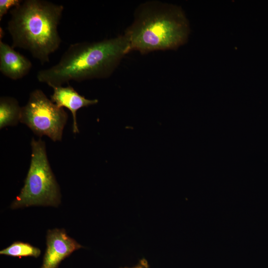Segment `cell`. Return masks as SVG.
<instances>
[{
	"mask_svg": "<svg viewBox=\"0 0 268 268\" xmlns=\"http://www.w3.org/2000/svg\"><path fill=\"white\" fill-rule=\"evenodd\" d=\"M130 52L124 34L100 41L75 43L68 47L57 64L39 71L37 78L52 88L71 80L107 78Z\"/></svg>",
	"mask_w": 268,
	"mask_h": 268,
	"instance_id": "cell-1",
	"label": "cell"
},
{
	"mask_svg": "<svg viewBox=\"0 0 268 268\" xmlns=\"http://www.w3.org/2000/svg\"><path fill=\"white\" fill-rule=\"evenodd\" d=\"M190 32L189 21L180 7L152 0L137 7L124 35L131 51L146 54L178 49L187 42Z\"/></svg>",
	"mask_w": 268,
	"mask_h": 268,
	"instance_id": "cell-2",
	"label": "cell"
},
{
	"mask_svg": "<svg viewBox=\"0 0 268 268\" xmlns=\"http://www.w3.org/2000/svg\"><path fill=\"white\" fill-rule=\"evenodd\" d=\"M62 5L43 0H26L10 9L7 30L14 48L28 51L42 64L61 43L58 27L64 10Z\"/></svg>",
	"mask_w": 268,
	"mask_h": 268,
	"instance_id": "cell-3",
	"label": "cell"
},
{
	"mask_svg": "<svg viewBox=\"0 0 268 268\" xmlns=\"http://www.w3.org/2000/svg\"><path fill=\"white\" fill-rule=\"evenodd\" d=\"M29 168L24 185L10 207L30 206H58L61 202L59 185L52 172L46 152L45 142L40 138L31 141Z\"/></svg>",
	"mask_w": 268,
	"mask_h": 268,
	"instance_id": "cell-4",
	"label": "cell"
},
{
	"mask_svg": "<svg viewBox=\"0 0 268 268\" xmlns=\"http://www.w3.org/2000/svg\"><path fill=\"white\" fill-rule=\"evenodd\" d=\"M67 117L63 108L53 103L41 90L35 89L22 107L20 122L40 137L46 135L57 141L62 140Z\"/></svg>",
	"mask_w": 268,
	"mask_h": 268,
	"instance_id": "cell-5",
	"label": "cell"
},
{
	"mask_svg": "<svg viewBox=\"0 0 268 268\" xmlns=\"http://www.w3.org/2000/svg\"><path fill=\"white\" fill-rule=\"evenodd\" d=\"M45 253L40 268H58L61 262L82 246L69 237L64 229L49 230Z\"/></svg>",
	"mask_w": 268,
	"mask_h": 268,
	"instance_id": "cell-6",
	"label": "cell"
},
{
	"mask_svg": "<svg viewBox=\"0 0 268 268\" xmlns=\"http://www.w3.org/2000/svg\"><path fill=\"white\" fill-rule=\"evenodd\" d=\"M32 65L23 55L14 48L0 41V71L13 80L23 78L30 71Z\"/></svg>",
	"mask_w": 268,
	"mask_h": 268,
	"instance_id": "cell-7",
	"label": "cell"
},
{
	"mask_svg": "<svg viewBox=\"0 0 268 268\" xmlns=\"http://www.w3.org/2000/svg\"><path fill=\"white\" fill-rule=\"evenodd\" d=\"M51 101L60 108L66 107L71 113L73 119L72 131L78 133L76 121V112L83 107H87L98 102L97 99H88L79 94L72 86H62L53 87Z\"/></svg>",
	"mask_w": 268,
	"mask_h": 268,
	"instance_id": "cell-8",
	"label": "cell"
},
{
	"mask_svg": "<svg viewBox=\"0 0 268 268\" xmlns=\"http://www.w3.org/2000/svg\"><path fill=\"white\" fill-rule=\"evenodd\" d=\"M22 107L16 99L11 97L0 98V129L14 126L20 122Z\"/></svg>",
	"mask_w": 268,
	"mask_h": 268,
	"instance_id": "cell-9",
	"label": "cell"
},
{
	"mask_svg": "<svg viewBox=\"0 0 268 268\" xmlns=\"http://www.w3.org/2000/svg\"><path fill=\"white\" fill-rule=\"evenodd\" d=\"M40 250L31 244L21 241H15L0 251V255L13 257H32L38 258Z\"/></svg>",
	"mask_w": 268,
	"mask_h": 268,
	"instance_id": "cell-10",
	"label": "cell"
},
{
	"mask_svg": "<svg viewBox=\"0 0 268 268\" xmlns=\"http://www.w3.org/2000/svg\"><path fill=\"white\" fill-rule=\"evenodd\" d=\"M21 0H0V20L11 8L19 5L22 2Z\"/></svg>",
	"mask_w": 268,
	"mask_h": 268,
	"instance_id": "cell-11",
	"label": "cell"
},
{
	"mask_svg": "<svg viewBox=\"0 0 268 268\" xmlns=\"http://www.w3.org/2000/svg\"><path fill=\"white\" fill-rule=\"evenodd\" d=\"M149 268V265L147 261L145 259L140 260L138 264L134 267L132 268Z\"/></svg>",
	"mask_w": 268,
	"mask_h": 268,
	"instance_id": "cell-12",
	"label": "cell"
}]
</instances>
